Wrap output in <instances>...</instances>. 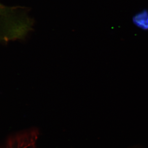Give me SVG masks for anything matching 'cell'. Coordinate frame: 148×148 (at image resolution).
<instances>
[{"label": "cell", "instance_id": "1", "mask_svg": "<svg viewBox=\"0 0 148 148\" xmlns=\"http://www.w3.org/2000/svg\"><path fill=\"white\" fill-rule=\"evenodd\" d=\"M136 21L142 27L146 29L148 28V17L146 14H141L137 16L135 18Z\"/></svg>", "mask_w": 148, "mask_h": 148}]
</instances>
